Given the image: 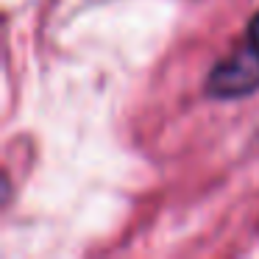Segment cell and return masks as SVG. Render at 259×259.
Segmentation results:
<instances>
[{
    "label": "cell",
    "mask_w": 259,
    "mask_h": 259,
    "mask_svg": "<svg viewBox=\"0 0 259 259\" xmlns=\"http://www.w3.org/2000/svg\"><path fill=\"white\" fill-rule=\"evenodd\" d=\"M206 90L212 98H242L248 92L259 90V14L248 23L242 42L223 59L214 64L209 73Z\"/></svg>",
    "instance_id": "obj_1"
}]
</instances>
